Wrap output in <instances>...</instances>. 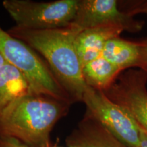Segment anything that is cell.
Wrapping results in <instances>:
<instances>
[{
    "label": "cell",
    "instance_id": "6",
    "mask_svg": "<svg viewBox=\"0 0 147 147\" xmlns=\"http://www.w3.org/2000/svg\"><path fill=\"white\" fill-rule=\"evenodd\" d=\"M147 74L140 69L123 71L103 93L112 102L122 106L147 131Z\"/></svg>",
    "mask_w": 147,
    "mask_h": 147
},
{
    "label": "cell",
    "instance_id": "16",
    "mask_svg": "<svg viewBox=\"0 0 147 147\" xmlns=\"http://www.w3.org/2000/svg\"><path fill=\"white\" fill-rule=\"evenodd\" d=\"M6 63H7V61H5L4 57H3L2 55L0 54V69H1V67H2Z\"/></svg>",
    "mask_w": 147,
    "mask_h": 147
},
{
    "label": "cell",
    "instance_id": "12",
    "mask_svg": "<svg viewBox=\"0 0 147 147\" xmlns=\"http://www.w3.org/2000/svg\"><path fill=\"white\" fill-rule=\"evenodd\" d=\"M122 71L102 55L82 67V76L89 87L104 92L111 87Z\"/></svg>",
    "mask_w": 147,
    "mask_h": 147
},
{
    "label": "cell",
    "instance_id": "15",
    "mask_svg": "<svg viewBox=\"0 0 147 147\" xmlns=\"http://www.w3.org/2000/svg\"><path fill=\"white\" fill-rule=\"evenodd\" d=\"M140 147H147V131L140 127Z\"/></svg>",
    "mask_w": 147,
    "mask_h": 147
},
{
    "label": "cell",
    "instance_id": "11",
    "mask_svg": "<svg viewBox=\"0 0 147 147\" xmlns=\"http://www.w3.org/2000/svg\"><path fill=\"white\" fill-rule=\"evenodd\" d=\"M36 93L27 77L14 65L7 62L0 69V111L19 99Z\"/></svg>",
    "mask_w": 147,
    "mask_h": 147
},
{
    "label": "cell",
    "instance_id": "8",
    "mask_svg": "<svg viewBox=\"0 0 147 147\" xmlns=\"http://www.w3.org/2000/svg\"><path fill=\"white\" fill-rule=\"evenodd\" d=\"M102 56L123 71L137 67L147 74V38L139 41L113 38L106 45Z\"/></svg>",
    "mask_w": 147,
    "mask_h": 147
},
{
    "label": "cell",
    "instance_id": "3",
    "mask_svg": "<svg viewBox=\"0 0 147 147\" xmlns=\"http://www.w3.org/2000/svg\"><path fill=\"white\" fill-rule=\"evenodd\" d=\"M0 54L27 77L36 91L73 104L45 60L25 42L0 27Z\"/></svg>",
    "mask_w": 147,
    "mask_h": 147
},
{
    "label": "cell",
    "instance_id": "5",
    "mask_svg": "<svg viewBox=\"0 0 147 147\" xmlns=\"http://www.w3.org/2000/svg\"><path fill=\"white\" fill-rule=\"evenodd\" d=\"M82 102L86 113L105 127L114 136L128 147H140V127L122 106L112 102L102 91L88 87Z\"/></svg>",
    "mask_w": 147,
    "mask_h": 147
},
{
    "label": "cell",
    "instance_id": "9",
    "mask_svg": "<svg viewBox=\"0 0 147 147\" xmlns=\"http://www.w3.org/2000/svg\"><path fill=\"white\" fill-rule=\"evenodd\" d=\"M65 142L67 147H128L87 113Z\"/></svg>",
    "mask_w": 147,
    "mask_h": 147
},
{
    "label": "cell",
    "instance_id": "13",
    "mask_svg": "<svg viewBox=\"0 0 147 147\" xmlns=\"http://www.w3.org/2000/svg\"><path fill=\"white\" fill-rule=\"evenodd\" d=\"M125 12L132 16L138 14H144L147 15V1H134V3H129V6Z\"/></svg>",
    "mask_w": 147,
    "mask_h": 147
},
{
    "label": "cell",
    "instance_id": "17",
    "mask_svg": "<svg viewBox=\"0 0 147 147\" xmlns=\"http://www.w3.org/2000/svg\"><path fill=\"white\" fill-rule=\"evenodd\" d=\"M48 147H59V146H48Z\"/></svg>",
    "mask_w": 147,
    "mask_h": 147
},
{
    "label": "cell",
    "instance_id": "7",
    "mask_svg": "<svg viewBox=\"0 0 147 147\" xmlns=\"http://www.w3.org/2000/svg\"><path fill=\"white\" fill-rule=\"evenodd\" d=\"M116 0H78L71 25L81 31L106 25H117L130 32L140 31L144 23L121 10Z\"/></svg>",
    "mask_w": 147,
    "mask_h": 147
},
{
    "label": "cell",
    "instance_id": "1",
    "mask_svg": "<svg viewBox=\"0 0 147 147\" xmlns=\"http://www.w3.org/2000/svg\"><path fill=\"white\" fill-rule=\"evenodd\" d=\"M80 29L72 25L63 28L23 29L14 26L8 30L41 55L73 102H82L89 86L82 76V66L77 54L75 40Z\"/></svg>",
    "mask_w": 147,
    "mask_h": 147
},
{
    "label": "cell",
    "instance_id": "2",
    "mask_svg": "<svg viewBox=\"0 0 147 147\" xmlns=\"http://www.w3.org/2000/svg\"><path fill=\"white\" fill-rule=\"evenodd\" d=\"M71 104L39 93L19 99L0 111V137L14 138L31 147L50 146L51 132Z\"/></svg>",
    "mask_w": 147,
    "mask_h": 147
},
{
    "label": "cell",
    "instance_id": "4",
    "mask_svg": "<svg viewBox=\"0 0 147 147\" xmlns=\"http://www.w3.org/2000/svg\"><path fill=\"white\" fill-rule=\"evenodd\" d=\"M78 0L38 2L5 0L2 4L16 23L15 26L42 30L68 27L74 19Z\"/></svg>",
    "mask_w": 147,
    "mask_h": 147
},
{
    "label": "cell",
    "instance_id": "10",
    "mask_svg": "<svg viewBox=\"0 0 147 147\" xmlns=\"http://www.w3.org/2000/svg\"><path fill=\"white\" fill-rule=\"evenodd\" d=\"M125 29L117 25H106L80 31L75 40L76 50L82 67L102 56L107 42L119 37Z\"/></svg>",
    "mask_w": 147,
    "mask_h": 147
},
{
    "label": "cell",
    "instance_id": "14",
    "mask_svg": "<svg viewBox=\"0 0 147 147\" xmlns=\"http://www.w3.org/2000/svg\"><path fill=\"white\" fill-rule=\"evenodd\" d=\"M0 147H31L18 140L10 137H0Z\"/></svg>",
    "mask_w": 147,
    "mask_h": 147
}]
</instances>
